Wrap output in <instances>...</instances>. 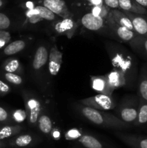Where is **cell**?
<instances>
[{
  "instance_id": "6da1fadb",
  "label": "cell",
  "mask_w": 147,
  "mask_h": 148,
  "mask_svg": "<svg viewBox=\"0 0 147 148\" xmlns=\"http://www.w3.org/2000/svg\"><path fill=\"white\" fill-rule=\"evenodd\" d=\"M77 108L82 116L95 125L117 130H128L131 127V125L124 123L112 114L94 109L81 104Z\"/></svg>"
},
{
  "instance_id": "7a4b0ae2",
  "label": "cell",
  "mask_w": 147,
  "mask_h": 148,
  "mask_svg": "<svg viewBox=\"0 0 147 148\" xmlns=\"http://www.w3.org/2000/svg\"><path fill=\"white\" fill-rule=\"evenodd\" d=\"M110 56L112 65L114 66V69L123 72L126 77L127 82H131L135 79L136 69L129 55H127L126 53L121 52L120 51H110Z\"/></svg>"
},
{
  "instance_id": "3957f363",
  "label": "cell",
  "mask_w": 147,
  "mask_h": 148,
  "mask_svg": "<svg viewBox=\"0 0 147 148\" xmlns=\"http://www.w3.org/2000/svg\"><path fill=\"white\" fill-rule=\"evenodd\" d=\"M22 98L24 103V110L27 114V120L31 127H37V120L43 112L40 99L32 92L22 91Z\"/></svg>"
},
{
  "instance_id": "277c9868",
  "label": "cell",
  "mask_w": 147,
  "mask_h": 148,
  "mask_svg": "<svg viewBox=\"0 0 147 148\" xmlns=\"http://www.w3.org/2000/svg\"><path fill=\"white\" fill-rule=\"evenodd\" d=\"M79 102L81 105L102 111L112 110L116 106V103L112 99V96L102 94H98L95 96L79 100Z\"/></svg>"
},
{
  "instance_id": "5b68a950",
  "label": "cell",
  "mask_w": 147,
  "mask_h": 148,
  "mask_svg": "<svg viewBox=\"0 0 147 148\" xmlns=\"http://www.w3.org/2000/svg\"><path fill=\"white\" fill-rule=\"evenodd\" d=\"M138 103L135 99L128 100L122 103L117 110L118 118L125 124H133L138 116Z\"/></svg>"
},
{
  "instance_id": "8992f818",
  "label": "cell",
  "mask_w": 147,
  "mask_h": 148,
  "mask_svg": "<svg viewBox=\"0 0 147 148\" xmlns=\"http://www.w3.org/2000/svg\"><path fill=\"white\" fill-rule=\"evenodd\" d=\"M106 20L107 23L108 25V27H109L110 30L112 32V34L115 35L118 38L122 40V41L130 43L131 40H133L138 36V34L135 33V32L131 31V30H128V29L125 28V27L119 25L110 16V14Z\"/></svg>"
},
{
  "instance_id": "52a82bcc",
  "label": "cell",
  "mask_w": 147,
  "mask_h": 148,
  "mask_svg": "<svg viewBox=\"0 0 147 148\" xmlns=\"http://www.w3.org/2000/svg\"><path fill=\"white\" fill-rule=\"evenodd\" d=\"M63 62V53L59 49L56 45L51 47L49 51L48 68L49 75L55 77L58 75Z\"/></svg>"
},
{
  "instance_id": "ba28073f",
  "label": "cell",
  "mask_w": 147,
  "mask_h": 148,
  "mask_svg": "<svg viewBox=\"0 0 147 148\" xmlns=\"http://www.w3.org/2000/svg\"><path fill=\"white\" fill-rule=\"evenodd\" d=\"M43 6L62 19L69 18L71 16L69 7L63 0H43Z\"/></svg>"
},
{
  "instance_id": "9c48e42d",
  "label": "cell",
  "mask_w": 147,
  "mask_h": 148,
  "mask_svg": "<svg viewBox=\"0 0 147 148\" xmlns=\"http://www.w3.org/2000/svg\"><path fill=\"white\" fill-rule=\"evenodd\" d=\"M115 134L119 140L131 148H147V137L135 134L115 132Z\"/></svg>"
},
{
  "instance_id": "30bf717a",
  "label": "cell",
  "mask_w": 147,
  "mask_h": 148,
  "mask_svg": "<svg viewBox=\"0 0 147 148\" xmlns=\"http://www.w3.org/2000/svg\"><path fill=\"white\" fill-rule=\"evenodd\" d=\"M49 51L46 46H39L36 49L33 56L32 62L33 70L36 72H39L43 69L48 62Z\"/></svg>"
},
{
  "instance_id": "8fae6325",
  "label": "cell",
  "mask_w": 147,
  "mask_h": 148,
  "mask_svg": "<svg viewBox=\"0 0 147 148\" xmlns=\"http://www.w3.org/2000/svg\"><path fill=\"white\" fill-rule=\"evenodd\" d=\"M35 137L32 134H19L7 140V147L13 148H24L33 145Z\"/></svg>"
},
{
  "instance_id": "7c38bea8",
  "label": "cell",
  "mask_w": 147,
  "mask_h": 148,
  "mask_svg": "<svg viewBox=\"0 0 147 148\" xmlns=\"http://www.w3.org/2000/svg\"><path fill=\"white\" fill-rule=\"evenodd\" d=\"M123 12L131 20L135 33L139 36L147 38V17L142 14Z\"/></svg>"
},
{
  "instance_id": "4fadbf2b",
  "label": "cell",
  "mask_w": 147,
  "mask_h": 148,
  "mask_svg": "<svg viewBox=\"0 0 147 148\" xmlns=\"http://www.w3.org/2000/svg\"><path fill=\"white\" fill-rule=\"evenodd\" d=\"M76 28L77 24L71 17L62 19L56 23L54 26L55 30L58 34L66 36L69 38H71Z\"/></svg>"
},
{
  "instance_id": "5bb4252c",
  "label": "cell",
  "mask_w": 147,
  "mask_h": 148,
  "mask_svg": "<svg viewBox=\"0 0 147 148\" xmlns=\"http://www.w3.org/2000/svg\"><path fill=\"white\" fill-rule=\"evenodd\" d=\"M91 87L92 89L99 94L112 96L113 91L110 88L108 79L105 75L101 76H92L90 77Z\"/></svg>"
},
{
  "instance_id": "9a60e30c",
  "label": "cell",
  "mask_w": 147,
  "mask_h": 148,
  "mask_svg": "<svg viewBox=\"0 0 147 148\" xmlns=\"http://www.w3.org/2000/svg\"><path fill=\"white\" fill-rule=\"evenodd\" d=\"M105 76L108 79L110 88L112 91L118 88L125 86L128 83L126 77L124 75L123 72L116 69H114L113 70L105 75Z\"/></svg>"
},
{
  "instance_id": "2e32d148",
  "label": "cell",
  "mask_w": 147,
  "mask_h": 148,
  "mask_svg": "<svg viewBox=\"0 0 147 148\" xmlns=\"http://www.w3.org/2000/svg\"><path fill=\"white\" fill-rule=\"evenodd\" d=\"M81 23L85 28L92 31L101 30L105 25V20L102 17H97L92 13H86L81 19Z\"/></svg>"
},
{
  "instance_id": "e0dca14e",
  "label": "cell",
  "mask_w": 147,
  "mask_h": 148,
  "mask_svg": "<svg viewBox=\"0 0 147 148\" xmlns=\"http://www.w3.org/2000/svg\"><path fill=\"white\" fill-rule=\"evenodd\" d=\"M118 2L119 7L123 11L142 15L147 14L146 9L138 4L134 0H118Z\"/></svg>"
},
{
  "instance_id": "ac0fdd59",
  "label": "cell",
  "mask_w": 147,
  "mask_h": 148,
  "mask_svg": "<svg viewBox=\"0 0 147 148\" xmlns=\"http://www.w3.org/2000/svg\"><path fill=\"white\" fill-rule=\"evenodd\" d=\"M110 16L113 19L114 21L118 23L119 25L125 27L131 31L135 32L132 23L129 17L124 13V12H121L118 10H110Z\"/></svg>"
},
{
  "instance_id": "d6986e66",
  "label": "cell",
  "mask_w": 147,
  "mask_h": 148,
  "mask_svg": "<svg viewBox=\"0 0 147 148\" xmlns=\"http://www.w3.org/2000/svg\"><path fill=\"white\" fill-rule=\"evenodd\" d=\"M24 130L22 126L18 124L4 125L0 127V140H6L20 134Z\"/></svg>"
},
{
  "instance_id": "ffe728a7",
  "label": "cell",
  "mask_w": 147,
  "mask_h": 148,
  "mask_svg": "<svg viewBox=\"0 0 147 148\" xmlns=\"http://www.w3.org/2000/svg\"><path fill=\"white\" fill-rule=\"evenodd\" d=\"M76 141L84 148H105L99 139L89 134H83Z\"/></svg>"
},
{
  "instance_id": "44dd1931",
  "label": "cell",
  "mask_w": 147,
  "mask_h": 148,
  "mask_svg": "<svg viewBox=\"0 0 147 148\" xmlns=\"http://www.w3.org/2000/svg\"><path fill=\"white\" fill-rule=\"evenodd\" d=\"M1 69L3 72L10 73L21 74L22 72V66L20 61L16 58H9L4 61L1 64Z\"/></svg>"
},
{
  "instance_id": "7402d4cb",
  "label": "cell",
  "mask_w": 147,
  "mask_h": 148,
  "mask_svg": "<svg viewBox=\"0 0 147 148\" xmlns=\"http://www.w3.org/2000/svg\"><path fill=\"white\" fill-rule=\"evenodd\" d=\"M130 45L134 51L144 57L147 58V38L138 35L130 42Z\"/></svg>"
},
{
  "instance_id": "603a6c76",
  "label": "cell",
  "mask_w": 147,
  "mask_h": 148,
  "mask_svg": "<svg viewBox=\"0 0 147 148\" xmlns=\"http://www.w3.org/2000/svg\"><path fill=\"white\" fill-rule=\"evenodd\" d=\"M37 126L40 131L45 135H49L53 130V123L50 117L42 112L37 120Z\"/></svg>"
},
{
  "instance_id": "cb8c5ba5",
  "label": "cell",
  "mask_w": 147,
  "mask_h": 148,
  "mask_svg": "<svg viewBox=\"0 0 147 148\" xmlns=\"http://www.w3.org/2000/svg\"><path fill=\"white\" fill-rule=\"evenodd\" d=\"M26 47V42L23 40H16L10 42L3 49V53L5 56H12L24 50Z\"/></svg>"
},
{
  "instance_id": "d4e9b609",
  "label": "cell",
  "mask_w": 147,
  "mask_h": 148,
  "mask_svg": "<svg viewBox=\"0 0 147 148\" xmlns=\"http://www.w3.org/2000/svg\"><path fill=\"white\" fill-rule=\"evenodd\" d=\"M138 95L140 100L147 102V67L141 70L138 80Z\"/></svg>"
},
{
  "instance_id": "484cf974",
  "label": "cell",
  "mask_w": 147,
  "mask_h": 148,
  "mask_svg": "<svg viewBox=\"0 0 147 148\" xmlns=\"http://www.w3.org/2000/svg\"><path fill=\"white\" fill-rule=\"evenodd\" d=\"M147 123V102L139 99L138 116L133 125L139 127Z\"/></svg>"
},
{
  "instance_id": "4316f807",
  "label": "cell",
  "mask_w": 147,
  "mask_h": 148,
  "mask_svg": "<svg viewBox=\"0 0 147 148\" xmlns=\"http://www.w3.org/2000/svg\"><path fill=\"white\" fill-rule=\"evenodd\" d=\"M35 9L37 10L38 15L42 20H46L48 21H53L56 19L57 15L52 12L50 10L46 8L44 6L41 5H37L36 6Z\"/></svg>"
},
{
  "instance_id": "83f0119b",
  "label": "cell",
  "mask_w": 147,
  "mask_h": 148,
  "mask_svg": "<svg viewBox=\"0 0 147 148\" xmlns=\"http://www.w3.org/2000/svg\"><path fill=\"white\" fill-rule=\"evenodd\" d=\"M1 76L2 77L4 80L12 85H20L23 83V78L17 74L2 72L1 73Z\"/></svg>"
},
{
  "instance_id": "f1b7e54d",
  "label": "cell",
  "mask_w": 147,
  "mask_h": 148,
  "mask_svg": "<svg viewBox=\"0 0 147 148\" xmlns=\"http://www.w3.org/2000/svg\"><path fill=\"white\" fill-rule=\"evenodd\" d=\"M110 12V10L105 4L102 6H97V7H92L91 10V13L92 14L97 17H102L104 20L108 19Z\"/></svg>"
},
{
  "instance_id": "f546056e",
  "label": "cell",
  "mask_w": 147,
  "mask_h": 148,
  "mask_svg": "<svg viewBox=\"0 0 147 148\" xmlns=\"http://www.w3.org/2000/svg\"><path fill=\"white\" fill-rule=\"evenodd\" d=\"M0 123L4 125H10L13 124L11 116V112H9L6 108L0 106Z\"/></svg>"
},
{
  "instance_id": "4dcf8cb0",
  "label": "cell",
  "mask_w": 147,
  "mask_h": 148,
  "mask_svg": "<svg viewBox=\"0 0 147 148\" xmlns=\"http://www.w3.org/2000/svg\"><path fill=\"white\" fill-rule=\"evenodd\" d=\"M11 116L14 123H21L27 119V114L25 110L23 109L14 110L11 112Z\"/></svg>"
},
{
  "instance_id": "1f68e13d",
  "label": "cell",
  "mask_w": 147,
  "mask_h": 148,
  "mask_svg": "<svg viewBox=\"0 0 147 148\" xmlns=\"http://www.w3.org/2000/svg\"><path fill=\"white\" fill-rule=\"evenodd\" d=\"M26 17H27V20L30 23H37L39 21L42 20V19L39 17L38 13H37V10L35 7H32V8L28 9L26 12Z\"/></svg>"
},
{
  "instance_id": "d6a6232c",
  "label": "cell",
  "mask_w": 147,
  "mask_h": 148,
  "mask_svg": "<svg viewBox=\"0 0 147 148\" xmlns=\"http://www.w3.org/2000/svg\"><path fill=\"white\" fill-rule=\"evenodd\" d=\"M82 134H83L80 130L74 128L66 131V132L64 134V137L66 140H77L78 139L80 138Z\"/></svg>"
},
{
  "instance_id": "836d02e7",
  "label": "cell",
  "mask_w": 147,
  "mask_h": 148,
  "mask_svg": "<svg viewBox=\"0 0 147 148\" xmlns=\"http://www.w3.org/2000/svg\"><path fill=\"white\" fill-rule=\"evenodd\" d=\"M11 35L6 30H0V49H4L10 43Z\"/></svg>"
},
{
  "instance_id": "e575fe53",
  "label": "cell",
  "mask_w": 147,
  "mask_h": 148,
  "mask_svg": "<svg viewBox=\"0 0 147 148\" xmlns=\"http://www.w3.org/2000/svg\"><path fill=\"white\" fill-rule=\"evenodd\" d=\"M11 26V20L7 14L0 12V30H6Z\"/></svg>"
},
{
  "instance_id": "d590c367",
  "label": "cell",
  "mask_w": 147,
  "mask_h": 148,
  "mask_svg": "<svg viewBox=\"0 0 147 148\" xmlns=\"http://www.w3.org/2000/svg\"><path fill=\"white\" fill-rule=\"evenodd\" d=\"M11 92V87L4 81L0 79V95H5Z\"/></svg>"
},
{
  "instance_id": "8d00e7d4",
  "label": "cell",
  "mask_w": 147,
  "mask_h": 148,
  "mask_svg": "<svg viewBox=\"0 0 147 148\" xmlns=\"http://www.w3.org/2000/svg\"><path fill=\"white\" fill-rule=\"evenodd\" d=\"M104 4L108 8H110L112 10H117L119 8L118 0H104Z\"/></svg>"
},
{
  "instance_id": "74e56055",
  "label": "cell",
  "mask_w": 147,
  "mask_h": 148,
  "mask_svg": "<svg viewBox=\"0 0 147 148\" xmlns=\"http://www.w3.org/2000/svg\"><path fill=\"white\" fill-rule=\"evenodd\" d=\"M50 135H51V137H53V139H55V140H59L61 137V133L60 132L58 131V130H53L51 133H50Z\"/></svg>"
},
{
  "instance_id": "f35d334b",
  "label": "cell",
  "mask_w": 147,
  "mask_h": 148,
  "mask_svg": "<svg viewBox=\"0 0 147 148\" xmlns=\"http://www.w3.org/2000/svg\"><path fill=\"white\" fill-rule=\"evenodd\" d=\"M91 4H92L93 7H97V6H102L104 4V0H92L90 1Z\"/></svg>"
},
{
  "instance_id": "ab89813d",
  "label": "cell",
  "mask_w": 147,
  "mask_h": 148,
  "mask_svg": "<svg viewBox=\"0 0 147 148\" xmlns=\"http://www.w3.org/2000/svg\"><path fill=\"white\" fill-rule=\"evenodd\" d=\"M134 1L144 8H147V0H134Z\"/></svg>"
},
{
  "instance_id": "60d3db41",
  "label": "cell",
  "mask_w": 147,
  "mask_h": 148,
  "mask_svg": "<svg viewBox=\"0 0 147 148\" xmlns=\"http://www.w3.org/2000/svg\"><path fill=\"white\" fill-rule=\"evenodd\" d=\"M7 140H0V148H7Z\"/></svg>"
},
{
  "instance_id": "b9f144b4",
  "label": "cell",
  "mask_w": 147,
  "mask_h": 148,
  "mask_svg": "<svg viewBox=\"0 0 147 148\" xmlns=\"http://www.w3.org/2000/svg\"><path fill=\"white\" fill-rule=\"evenodd\" d=\"M4 5V0H0V9Z\"/></svg>"
},
{
  "instance_id": "7bdbcfd3",
  "label": "cell",
  "mask_w": 147,
  "mask_h": 148,
  "mask_svg": "<svg viewBox=\"0 0 147 148\" xmlns=\"http://www.w3.org/2000/svg\"><path fill=\"white\" fill-rule=\"evenodd\" d=\"M2 126H4V124H1V123H0V127H1Z\"/></svg>"
},
{
  "instance_id": "ee69618b",
  "label": "cell",
  "mask_w": 147,
  "mask_h": 148,
  "mask_svg": "<svg viewBox=\"0 0 147 148\" xmlns=\"http://www.w3.org/2000/svg\"><path fill=\"white\" fill-rule=\"evenodd\" d=\"M86 1H89V2H90V1H92V0H86Z\"/></svg>"
},
{
  "instance_id": "f6af8a7d",
  "label": "cell",
  "mask_w": 147,
  "mask_h": 148,
  "mask_svg": "<svg viewBox=\"0 0 147 148\" xmlns=\"http://www.w3.org/2000/svg\"><path fill=\"white\" fill-rule=\"evenodd\" d=\"M146 17H147V16H146Z\"/></svg>"
}]
</instances>
